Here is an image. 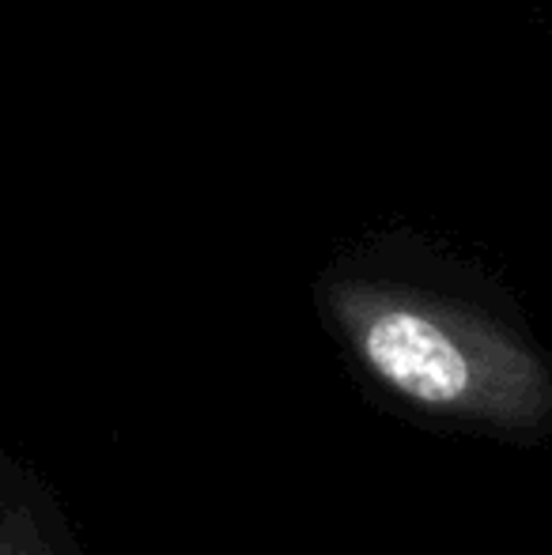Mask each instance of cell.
<instances>
[{
  "instance_id": "1",
  "label": "cell",
  "mask_w": 552,
  "mask_h": 555,
  "mask_svg": "<svg viewBox=\"0 0 552 555\" xmlns=\"http://www.w3.org/2000/svg\"><path fill=\"white\" fill-rule=\"evenodd\" d=\"M325 307L363 374L409 409L500 435L552 427V363L500 318L371 276L333 280Z\"/></svg>"
},
{
  "instance_id": "2",
  "label": "cell",
  "mask_w": 552,
  "mask_h": 555,
  "mask_svg": "<svg viewBox=\"0 0 552 555\" xmlns=\"http://www.w3.org/2000/svg\"><path fill=\"white\" fill-rule=\"evenodd\" d=\"M0 555H65L57 544V526L12 488H0Z\"/></svg>"
}]
</instances>
